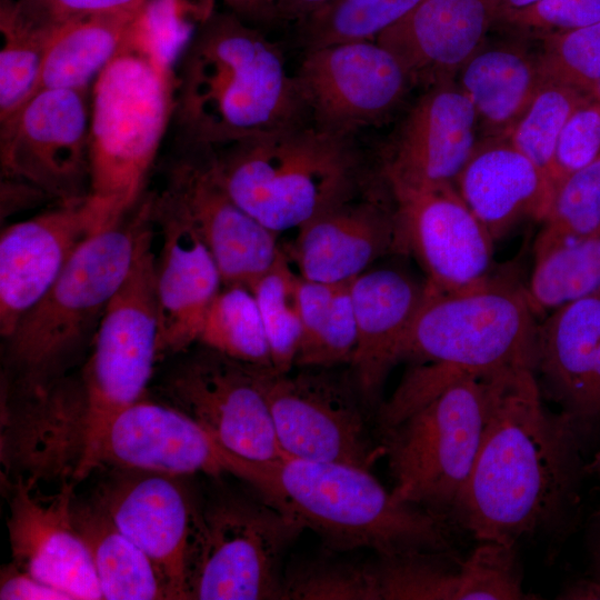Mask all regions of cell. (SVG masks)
I'll return each instance as SVG.
<instances>
[{
  "instance_id": "obj_32",
  "label": "cell",
  "mask_w": 600,
  "mask_h": 600,
  "mask_svg": "<svg viewBox=\"0 0 600 600\" xmlns=\"http://www.w3.org/2000/svg\"><path fill=\"white\" fill-rule=\"evenodd\" d=\"M350 286L351 281L324 283L302 278V333L294 367L350 364L357 343Z\"/></svg>"
},
{
  "instance_id": "obj_23",
  "label": "cell",
  "mask_w": 600,
  "mask_h": 600,
  "mask_svg": "<svg viewBox=\"0 0 600 600\" xmlns=\"http://www.w3.org/2000/svg\"><path fill=\"white\" fill-rule=\"evenodd\" d=\"M104 224L88 198L6 227L0 237V332L7 339L79 246Z\"/></svg>"
},
{
  "instance_id": "obj_34",
  "label": "cell",
  "mask_w": 600,
  "mask_h": 600,
  "mask_svg": "<svg viewBox=\"0 0 600 600\" xmlns=\"http://www.w3.org/2000/svg\"><path fill=\"white\" fill-rule=\"evenodd\" d=\"M197 342L236 360L272 368L256 298L244 286L220 289L204 316Z\"/></svg>"
},
{
  "instance_id": "obj_6",
  "label": "cell",
  "mask_w": 600,
  "mask_h": 600,
  "mask_svg": "<svg viewBox=\"0 0 600 600\" xmlns=\"http://www.w3.org/2000/svg\"><path fill=\"white\" fill-rule=\"evenodd\" d=\"M151 217L149 198L132 219L98 231L79 246L51 287L4 339L10 377L6 390L26 394L64 377L68 367L93 342Z\"/></svg>"
},
{
  "instance_id": "obj_17",
  "label": "cell",
  "mask_w": 600,
  "mask_h": 600,
  "mask_svg": "<svg viewBox=\"0 0 600 600\" xmlns=\"http://www.w3.org/2000/svg\"><path fill=\"white\" fill-rule=\"evenodd\" d=\"M401 253L426 272V289L451 293L491 277L493 240L454 184L394 199Z\"/></svg>"
},
{
  "instance_id": "obj_35",
  "label": "cell",
  "mask_w": 600,
  "mask_h": 600,
  "mask_svg": "<svg viewBox=\"0 0 600 600\" xmlns=\"http://www.w3.org/2000/svg\"><path fill=\"white\" fill-rule=\"evenodd\" d=\"M421 0H329L299 21L304 50L377 38Z\"/></svg>"
},
{
  "instance_id": "obj_18",
  "label": "cell",
  "mask_w": 600,
  "mask_h": 600,
  "mask_svg": "<svg viewBox=\"0 0 600 600\" xmlns=\"http://www.w3.org/2000/svg\"><path fill=\"white\" fill-rule=\"evenodd\" d=\"M116 469L93 501L147 554L169 599L188 600L186 557L193 498L178 476Z\"/></svg>"
},
{
  "instance_id": "obj_4",
  "label": "cell",
  "mask_w": 600,
  "mask_h": 600,
  "mask_svg": "<svg viewBox=\"0 0 600 600\" xmlns=\"http://www.w3.org/2000/svg\"><path fill=\"white\" fill-rule=\"evenodd\" d=\"M231 474L336 552L456 549L459 529L451 521L399 501L369 469L286 454L270 461L234 454Z\"/></svg>"
},
{
  "instance_id": "obj_15",
  "label": "cell",
  "mask_w": 600,
  "mask_h": 600,
  "mask_svg": "<svg viewBox=\"0 0 600 600\" xmlns=\"http://www.w3.org/2000/svg\"><path fill=\"white\" fill-rule=\"evenodd\" d=\"M294 78L310 122L344 134L388 119L412 84L393 53L370 40L308 50Z\"/></svg>"
},
{
  "instance_id": "obj_24",
  "label": "cell",
  "mask_w": 600,
  "mask_h": 600,
  "mask_svg": "<svg viewBox=\"0 0 600 600\" xmlns=\"http://www.w3.org/2000/svg\"><path fill=\"white\" fill-rule=\"evenodd\" d=\"M501 0H421L376 39L412 83L453 80L500 19Z\"/></svg>"
},
{
  "instance_id": "obj_33",
  "label": "cell",
  "mask_w": 600,
  "mask_h": 600,
  "mask_svg": "<svg viewBox=\"0 0 600 600\" xmlns=\"http://www.w3.org/2000/svg\"><path fill=\"white\" fill-rule=\"evenodd\" d=\"M600 291V227L534 250V266L526 288L537 317Z\"/></svg>"
},
{
  "instance_id": "obj_49",
  "label": "cell",
  "mask_w": 600,
  "mask_h": 600,
  "mask_svg": "<svg viewBox=\"0 0 600 600\" xmlns=\"http://www.w3.org/2000/svg\"><path fill=\"white\" fill-rule=\"evenodd\" d=\"M328 1L329 0H280L277 6V18L300 21Z\"/></svg>"
},
{
  "instance_id": "obj_30",
  "label": "cell",
  "mask_w": 600,
  "mask_h": 600,
  "mask_svg": "<svg viewBox=\"0 0 600 600\" xmlns=\"http://www.w3.org/2000/svg\"><path fill=\"white\" fill-rule=\"evenodd\" d=\"M72 520L83 540L106 600L169 599L158 570L92 500L72 503Z\"/></svg>"
},
{
  "instance_id": "obj_46",
  "label": "cell",
  "mask_w": 600,
  "mask_h": 600,
  "mask_svg": "<svg viewBox=\"0 0 600 600\" xmlns=\"http://www.w3.org/2000/svg\"><path fill=\"white\" fill-rule=\"evenodd\" d=\"M590 533L591 577L567 588L560 599H600V511Z\"/></svg>"
},
{
  "instance_id": "obj_29",
  "label": "cell",
  "mask_w": 600,
  "mask_h": 600,
  "mask_svg": "<svg viewBox=\"0 0 600 600\" xmlns=\"http://www.w3.org/2000/svg\"><path fill=\"white\" fill-rule=\"evenodd\" d=\"M458 76L488 137H507L544 83L538 54L517 43H483Z\"/></svg>"
},
{
  "instance_id": "obj_21",
  "label": "cell",
  "mask_w": 600,
  "mask_h": 600,
  "mask_svg": "<svg viewBox=\"0 0 600 600\" xmlns=\"http://www.w3.org/2000/svg\"><path fill=\"white\" fill-rule=\"evenodd\" d=\"M229 453L182 410L140 399L121 411L106 429L88 473L110 466L172 476L228 472Z\"/></svg>"
},
{
  "instance_id": "obj_26",
  "label": "cell",
  "mask_w": 600,
  "mask_h": 600,
  "mask_svg": "<svg viewBox=\"0 0 600 600\" xmlns=\"http://www.w3.org/2000/svg\"><path fill=\"white\" fill-rule=\"evenodd\" d=\"M151 214L163 243L157 261L158 359L178 353L198 340L204 316L222 279L208 248L174 210L150 197Z\"/></svg>"
},
{
  "instance_id": "obj_12",
  "label": "cell",
  "mask_w": 600,
  "mask_h": 600,
  "mask_svg": "<svg viewBox=\"0 0 600 600\" xmlns=\"http://www.w3.org/2000/svg\"><path fill=\"white\" fill-rule=\"evenodd\" d=\"M90 92L44 89L0 121L2 178L32 184L58 204L90 191Z\"/></svg>"
},
{
  "instance_id": "obj_14",
  "label": "cell",
  "mask_w": 600,
  "mask_h": 600,
  "mask_svg": "<svg viewBox=\"0 0 600 600\" xmlns=\"http://www.w3.org/2000/svg\"><path fill=\"white\" fill-rule=\"evenodd\" d=\"M181 216L210 251L222 286H251L277 260L281 249L267 229L227 192L211 149L180 146L163 190L154 196Z\"/></svg>"
},
{
  "instance_id": "obj_36",
  "label": "cell",
  "mask_w": 600,
  "mask_h": 600,
  "mask_svg": "<svg viewBox=\"0 0 600 600\" xmlns=\"http://www.w3.org/2000/svg\"><path fill=\"white\" fill-rule=\"evenodd\" d=\"M301 280L281 250L273 266L250 288L267 333L272 368L277 372H288L294 367L302 333Z\"/></svg>"
},
{
  "instance_id": "obj_43",
  "label": "cell",
  "mask_w": 600,
  "mask_h": 600,
  "mask_svg": "<svg viewBox=\"0 0 600 600\" xmlns=\"http://www.w3.org/2000/svg\"><path fill=\"white\" fill-rule=\"evenodd\" d=\"M600 154V101L592 96L578 106L558 137L551 168L556 189Z\"/></svg>"
},
{
  "instance_id": "obj_8",
  "label": "cell",
  "mask_w": 600,
  "mask_h": 600,
  "mask_svg": "<svg viewBox=\"0 0 600 600\" xmlns=\"http://www.w3.org/2000/svg\"><path fill=\"white\" fill-rule=\"evenodd\" d=\"M490 373L459 377L378 432L396 499L452 522L489 418Z\"/></svg>"
},
{
  "instance_id": "obj_13",
  "label": "cell",
  "mask_w": 600,
  "mask_h": 600,
  "mask_svg": "<svg viewBox=\"0 0 600 600\" xmlns=\"http://www.w3.org/2000/svg\"><path fill=\"white\" fill-rule=\"evenodd\" d=\"M268 369L202 346L167 374L160 390L169 404L193 418L231 453L270 461L283 453L266 393Z\"/></svg>"
},
{
  "instance_id": "obj_51",
  "label": "cell",
  "mask_w": 600,
  "mask_h": 600,
  "mask_svg": "<svg viewBox=\"0 0 600 600\" xmlns=\"http://www.w3.org/2000/svg\"><path fill=\"white\" fill-rule=\"evenodd\" d=\"M590 471H596L600 479V451L596 454L594 461L589 466Z\"/></svg>"
},
{
  "instance_id": "obj_1",
  "label": "cell",
  "mask_w": 600,
  "mask_h": 600,
  "mask_svg": "<svg viewBox=\"0 0 600 600\" xmlns=\"http://www.w3.org/2000/svg\"><path fill=\"white\" fill-rule=\"evenodd\" d=\"M489 418L452 522L477 541L550 550L574 531L589 466L573 422L548 408L527 364L490 373Z\"/></svg>"
},
{
  "instance_id": "obj_3",
  "label": "cell",
  "mask_w": 600,
  "mask_h": 600,
  "mask_svg": "<svg viewBox=\"0 0 600 600\" xmlns=\"http://www.w3.org/2000/svg\"><path fill=\"white\" fill-rule=\"evenodd\" d=\"M184 46L143 6L92 84L88 201L104 227L123 220L144 190L173 120L176 63Z\"/></svg>"
},
{
  "instance_id": "obj_50",
  "label": "cell",
  "mask_w": 600,
  "mask_h": 600,
  "mask_svg": "<svg viewBox=\"0 0 600 600\" xmlns=\"http://www.w3.org/2000/svg\"><path fill=\"white\" fill-rule=\"evenodd\" d=\"M538 0H501V11L529 6Z\"/></svg>"
},
{
  "instance_id": "obj_48",
  "label": "cell",
  "mask_w": 600,
  "mask_h": 600,
  "mask_svg": "<svg viewBox=\"0 0 600 600\" xmlns=\"http://www.w3.org/2000/svg\"><path fill=\"white\" fill-rule=\"evenodd\" d=\"M231 12L246 22H264L277 19L280 0H223Z\"/></svg>"
},
{
  "instance_id": "obj_52",
  "label": "cell",
  "mask_w": 600,
  "mask_h": 600,
  "mask_svg": "<svg viewBox=\"0 0 600 600\" xmlns=\"http://www.w3.org/2000/svg\"><path fill=\"white\" fill-rule=\"evenodd\" d=\"M592 97L597 99L598 101H600V81L598 86L596 87L594 91L592 92Z\"/></svg>"
},
{
  "instance_id": "obj_45",
  "label": "cell",
  "mask_w": 600,
  "mask_h": 600,
  "mask_svg": "<svg viewBox=\"0 0 600 600\" xmlns=\"http://www.w3.org/2000/svg\"><path fill=\"white\" fill-rule=\"evenodd\" d=\"M1 600H73L68 593L39 580L14 563L1 570Z\"/></svg>"
},
{
  "instance_id": "obj_40",
  "label": "cell",
  "mask_w": 600,
  "mask_h": 600,
  "mask_svg": "<svg viewBox=\"0 0 600 600\" xmlns=\"http://www.w3.org/2000/svg\"><path fill=\"white\" fill-rule=\"evenodd\" d=\"M543 223L534 250L600 227V154L556 189L551 210Z\"/></svg>"
},
{
  "instance_id": "obj_27",
  "label": "cell",
  "mask_w": 600,
  "mask_h": 600,
  "mask_svg": "<svg viewBox=\"0 0 600 600\" xmlns=\"http://www.w3.org/2000/svg\"><path fill=\"white\" fill-rule=\"evenodd\" d=\"M424 282L380 268L351 280L357 343L348 366L367 404L377 411L388 373L400 361L406 333L424 298Z\"/></svg>"
},
{
  "instance_id": "obj_2",
  "label": "cell",
  "mask_w": 600,
  "mask_h": 600,
  "mask_svg": "<svg viewBox=\"0 0 600 600\" xmlns=\"http://www.w3.org/2000/svg\"><path fill=\"white\" fill-rule=\"evenodd\" d=\"M180 146L217 149L310 122L280 48L232 12L197 24L176 63Z\"/></svg>"
},
{
  "instance_id": "obj_39",
  "label": "cell",
  "mask_w": 600,
  "mask_h": 600,
  "mask_svg": "<svg viewBox=\"0 0 600 600\" xmlns=\"http://www.w3.org/2000/svg\"><path fill=\"white\" fill-rule=\"evenodd\" d=\"M538 59L544 82L560 83L592 96L600 81V21L544 32Z\"/></svg>"
},
{
  "instance_id": "obj_47",
  "label": "cell",
  "mask_w": 600,
  "mask_h": 600,
  "mask_svg": "<svg viewBox=\"0 0 600 600\" xmlns=\"http://www.w3.org/2000/svg\"><path fill=\"white\" fill-rule=\"evenodd\" d=\"M47 196L32 184L3 178L1 182V214L7 216L26 206L38 202Z\"/></svg>"
},
{
  "instance_id": "obj_11",
  "label": "cell",
  "mask_w": 600,
  "mask_h": 600,
  "mask_svg": "<svg viewBox=\"0 0 600 600\" xmlns=\"http://www.w3.org/2000/svg\"><path fill=\"white\" fill-rule=\"evenodd\" d=\"M272 368L266 393L283 454L371 469L382 457L376 411L361 396L348 366Z\"/></svg>"
},
{
  "instance_id": "obj_31",
  "label": "cell",
  "mask_w": 600,
  "mask_h": 600,
  "mask_svg": "<svg viewBox=\"0 0 600 600\" xmlns=\"http://www.w3.org/2000/svg\"><path fill=\"white\" fill-rule=\"evenodd\" d=\"M141 9L93 16L58 29L48 44L32 94L44 89L91 90Z\"/></svg>"
},
{
  "instance_id": "obj_10",
  "label": "cell",
  "mask_w": 600,
  "mask_h": 600,
  "mask_svg": "<svg viewBox=\"0 0 600 600\" xmlns=\"http://www.w3.org/2000/svg\"><path fill=\"white\" fill-rule=\"evenodd\" d=\"M537 326L526 288L497 278L451 293L424 288L400 360L479 374L513 366L532 368Z\"/></svg>"
},
{
  "instance_id": "obj_25",
  "label": "cell",
  "mask_w": 600,
  "mask_h": 600,
  "mask_svg": "<svg viewBox=\"0 0 600 600\" xmlns=\"http://www.w3.org/2000/svg\"><path fill=\"white\" fill-rule=\"evenodd\" d=\"M391 252H401L396 201L368 189L301 226L292 258L303 279L340 283Z\"/></svg>"
},
{
  "instance_id": "obj_28",
  "label": "cell",
  "mask_w": 600,
  "mask_h": 600,
  "mask_svg": "<svg viewBox=\"0 0 600 600\" xmlns=\"http://www.w3.org/2000/svg\"><path fill=\"white\" fill-rule=\"evenodd\" d=\"M454 186L493 241L527 219L544 221L554 197L546 174L507 137L477 143Z\"/></svg>"
},
{
  "instance_id": "obj_20",
  "label": "cell",
  "mask_w": 600,
  "mask_h": 600,
  "mask_svg": "<svg viewBox=\"0 0 600 600\" xmlns=\"http://www.w3.org/2000/svg\"><path fill=\"white\" fill-rule=\"evenodd\" d=\"M532 371L543 399L573 422L586 443L600 436V291L538 323Z\"/></svg>"
},
{
  "instance_id": "obj_37",
  "label": "cell",
  "mask_w": 600,
  "mask_h": 600,
  "mask_svg": "<svg viewBox=\"0 0 600 600\" xmlns=\"http://www.w3.org/2000/svg\"><path fill=\"white\" fill-rule=\"evenodd\" d=\"M283 600H380L374 562L318 557L284 570Z\"/></svg>"
},
{
  "instance_id": "obj_38",
  "label": "cell",
  "mask_w": 600,
  "mask_h": 600,
  "mask_svg": "<svg viewBox=\"0 0 600 600\" xmlns=\"http://www.w3.org/2000/svg\"><path fill=\"white\" fill-rule=\"evenodd\" d=\"M590 97L591 94L560 83L544 82L507 134L509 141L529 158L550 182L553 153L561 129L573 110Z\"/></svg>"
},
{
  "instance_id": "obj_22",
  "label": "cell",
  "mask_w": 600,
  "mask_h": 600,
  "mask_svg": "<svg viewBox=\"0 0 600 600\" xmlns=\"http://www.w3.org/2000/svg\"><path fill=\"white\" fill-rule=\"evenodd\" d=\"M380 600H526L517 547L479 541L456 549L378 556Z\"/></svg>"
},
{
  "instance_id": "obj_42",
  "label": "cell",
  "mask_w": 600,
  "mask_h": 600,
  "mask_svg": "<svg viewBox=\"0 0 600 600\" xmlns=\"http://www.w3.org/2000/svg\"><path fill=\"white\" fill-rule=\"evenodd\" d=\"M0 121L32 94L51 38L0 29Z\"/></svg>"
},
{
  "instance_id": "obj_41",
  "label": "cell",
  "mask_w": 600,
  "mask_h": 600,
  "mask_svg": "<svg viewBox=\"0 0 600 600\" xmlns=\"http://www.w3.org/2000/svg\"><path fill=\"white\" fill-rule=\"evenodd\" d=\"M147 0H0V29L51 38L63 26L93 16L139 10Z\"/></svg>"
},
{
  "instance_id": "obj_5",
  "label": "cell",
  "mask_w": 600,
  "mask_h": 600,
  "mask_svg": "<svg viewBox=\"0 0 600 600\" xmlns=\"http://www.w3.org/2000/svg\"><path fill=\"white\" fill-rule=\"evenodd\" d=\"M233 201L278 233L363 194L368 174L354 134L304 122L211 149Z\"/></svg>"
},
{
  "instance_id": "obj_7",
  "label": "cell",
  "mask_w": 600,
  "mask_h": 600,
  "mask_svg": "<svg viewBox=\"0 0 600 600\" xmlns=\"http://www.w3.org/2000/svg\"><path fill=\"white\" fill-rule=\"evenodd\" d=\"M151 220L139 234L132 267L100 321L83 368L72 437L73 479L88 476L90 459L110 422L139 401L158 360L157 260Z\"/></svg>"
},
{
  "instance_id": "obj_16",
  "label": "cell",
  "mask_w": 600,
  "mask_h": 600,
  "mask_svg": "<svg viewBox=\"0 0 600 600\" xmlns=\"http://www.w3.org/2000/svg\"><path fill=\"white\" fill-rule=\"evenodd\" d=\"M478 126L476 110L458 83L430 86L381 158L380 177L393 199L454 184L477 146Z\"/></svg>"
},
{
  "instance_id": "obj_44",
  "label": "cell",
  "mask_w": 600,
  "mask_h": 600,
  "mask_svg": "<svg viewBox=\"0 0 600 600\" xmlns=\"http://www.w3.org/2000/svg\"><path fill=\"white\" fill-rule=\"evenodd\" d=\"M521 29L563 31L600 21V0H538L501 11L500 19Z\"/></svg>"
},
{
  "instance_id": "obj_9",
  "label": "cell",
  "mask_w": 600,
  "mask_h": 600,
  "mask_svg": "<svg viewBox=\"0 0 600 600\" xmlns=\"http://www.w3.org/2000/svg\"><path fill=\"white\" fill-rule=\"evenodd\" d=\"M302 531L256 491L193 498L188 599L283 600V558Z\"/></svg>"
},
{
  "instance_id": "obj_19",
  "label": "cell",
  "mask_w": 600,
  "mask_h": 600,
  "mask_svg": "<svg viewBox=\"0 0 600 600\" xmlns=\"http://www.w3.org/2000/svg\"><path fill=\"white\" fill-rule=\"evenodd\" d=\"M74 482L43 494L36 480L18 478L9 496L12 563L72 599H102L90 553L72 520Z\"/></svg>"
}]
</instances>
